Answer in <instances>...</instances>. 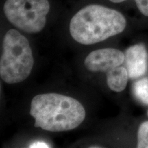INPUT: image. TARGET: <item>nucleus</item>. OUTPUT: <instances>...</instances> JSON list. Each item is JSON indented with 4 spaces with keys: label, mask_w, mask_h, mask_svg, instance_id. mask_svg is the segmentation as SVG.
Returning <instances> with one entry per match:
<instances>
[{
    "label": "nucleus",
    "mask_w": 148,
    "mask_h": 148,
    "mask_svg": "<svg viewBox=\"0 0 148 148\" xmlns=\"http://www.w3.org/2000/svg\"><path fill=\"white\" fill-rule=\"evenodd\" d=\"M133 93L138 101L148 105V77L140 79L134 83Z\"/></svg>",
    "instance_id": "6e6552de"
},
{
    "label": "nucleus",
    "mask_w": 148,
    "mask_h": 148,
    "mask_svg": "<svg viewBox=\"0 0 148 148\" xmlns=\"http://www.w3.org/2000/svg\"><path fill=\"white\" fill-rule=\"evenodd\" d=\"M110 1L114 3H121V2H123V1H126V0H110Z\"/></svg>",
    "instance_id": "f8f14e48"
},
{
    "label": "nucleus",
    "mask_w": 148,
    "mask_h": 148,
    "mask_svg": "<svg viewBox=\"0 0 148 148\" xmlns=\"http://www.w3.org/2000/svg\"><path fill=\"white\" fill-rule=\"evenodd\" d=\"M138 10L143 15L148 16V0H134Z\"/></svg>",
    "instance_id": "9d476101"
},
{
    "label": "nucleus",
    "mask_w": 148,
    "mask_h": 148,
    "mask_svg": "<svg viewBox=\"0 0 148 148\" xmlns=\"http://www.w3.org/2000/svg\"><path fill=\"white\" fill-rule=\"evenodd\" d=\"M34 126L51 132L76 128L85 119L84 108L73 97L57 93L36 95L31 101Z\"/></svg>",
    "instance_id": "f257e3e1"
},
{
    "label": "nucleus",
    "mask_w": 148,
    "mask_h": 148,
    "mask_svg": "<svg viewBox=\"0 0 148 148\" xmlns=\"http://www.w3.org/2000/svg\"><path fill=\"white\" fill-rule=\"evenodd\" d=\"M29 147L31 148H44V147H50V146L48 145L47 143H45L43 141H35L32 144H30Z\"/></svg>",
    "instance_id": "9b49d317"
},
{
    "label": "nucleus",
    "mask_w": 148,
    "mask_h": 148,
    "mask_svg": "<svg viewBox=\"0 0 148 148\" xmlns=\"http://www.w3.org/2000/svg\"><path fill=\"white\" fill-rule=\"evenodd\" d=\"M137 147L148 148V121L142 123L138 128Z\"/></svg>",
    "instance_id": "1a4fd4ad"
},
{
    "label": "nucleus",
    "mask_w": 148,
    "mask_h": 148,
    "mask_svg": "<svg viewBox=\"0 0 148 148\" xmlns=\"http://www.w3.org/2000/svg\"><path fill=\"white\" fill-rule=\"evenodd\" d=\"M126 20L113 9L99 5H89L78 11L70 21L69 31L75 41L92 45L123 32Z\"/></svg>",
    "instance_id": "f03ea898"
},
{
    "label": "nucleus",
    "mask_w": 148,
    "mask_h": 148,
    "mask_svg": "<svg viewBox=\"0 0 148 148\" xmlns=\"http://www.w3.org/2000/svg\"><path fill=\"white\" fill-rule=\"evenodd\" d=\"M34 65L32 49L28 40L16 29H10L3 40V53L0 60V76L3 82L16 84L25 80Z\"/></svg>",
    "instance_id": "7ed1b4c3"
},
{
    "label": "nucleus",
    "mask_w": 148,
    "mask_h": 148,
    "mask_svg": "<svg viewBox=\"0 0 148 148\" xmlns=\"http://www.w3.org/2000/svg\"><path fill=\"white\" fill-rule=\"evenodd\" d=\"M49 9L48 0H6L3 6L7 19L29 34H36L44 28Z\"/></svg>",
    "instance_id": "20e7f679"
},
{
    "label": "nucleus",
    "mask_w": 148,
    "mask_h": 148,
    "mask_svg": "<svg viewBox=\"0 0 148 148\" xmlns=\"http://www.w3.org/2000/svg\"><path fill=\"white\" fill-rule=\"evenodd\" d=\"M125 61L129 77L132 79L143 76L147 69L148 54L145 45L136 44L125 51Z\"/></svg>",
    "instance_id": "423d86ee"
},
{
    "label": "nucleus",
    "mask_w": 148,
    "mask_h": 148,
    "mask_svg": "<svg viewBox=\"0 0 148 148\" xmlns=\"http://www.w3.org/2000/svg\"><path fill=\"white\" fill-rule=\"evenodd\" d=\"M125 61V54L114 48H103L93 51L84 60L86 69L92 72H108L119 66Z\"/></svg>",
    "instance_id": "39448f33"
},
{
    "label": "nucleus",
    "mask_w": 148,
    "mask_h": 148,
    "mask_svg": "<svg viewBox=\"0 0 148 148\" xmlns=\"http://www.w3.org/2000/svg\"><path fill=\"white\" fill-rule=\"evenodd\" d=\"M128 72L126 68L117 66L107 72V85L114 92H121L126 87L128 80Z\"/></svg>",
    "instance_id": "0eeeda50"
},
{
    "label": "nucleus",
    "mask_w": 148,
    "mask_h": 148,
    "mask_svg": "<svg viewBox=\"0 0 148 148\" xmlns=\"http://www.w3.org/2000/svg\"><path fill=\"white\" fill-rule=\"evenodd\" d=\"M147 115H148V111H147Z\"/></svg>",
    "instance_id": "ddd939ff"
}]
</instances>
